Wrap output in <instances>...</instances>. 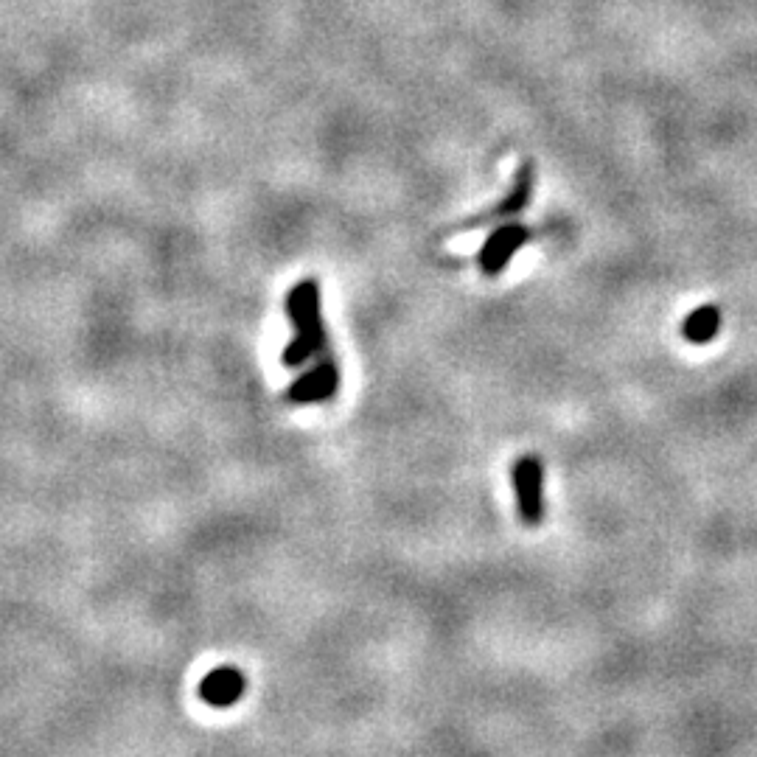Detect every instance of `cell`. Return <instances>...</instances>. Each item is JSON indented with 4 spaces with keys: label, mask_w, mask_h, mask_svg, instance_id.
<instances>
[{
    "label": "cell",
    "mask_w": 757,
    "mask_h": 757,
    "mask_svg": "<svg viewBox=\"0 0 757 757\" xmlns=\"http://www.w3.org/2000/svg\"><path fill=\"white\" fill-rule=\"evenodd\" d=\"M337 385H340V371L331 359H326L309 373H303L298 382L289 387L286 396L295 404H317V401L331 399L337 393Z\"/></svg>",
    "instance_id": "5b68a950"
},
{
    "label": "cell",
    "mask_w": 757,
    "mask_h": 757,
    "mask_svg": "<svg viewBox=\"0 0 757 757\" xmlns=\"http://www.w3.org/2000/svg\"><path fill=\"white\" fill-rule=\"evenodd\" d=\"M533 183H536V169H533V160H522V166L516 169L514 177V186L511 191L505 194V200L497 202L491 211L486 214H477L472 219H466V222H460V230H469V228H480V225H491V222H502V219H508V216L522 214L525 208L533 200Z\"/></svg>",
    "instance_id": "3957f363"
},
{
    "label": "cell",
    "mask_w": 757,
    "mask_h": 757,
    "mask_svg": "<svg viewBox=\"0 0 757 757\" xmlns=\"http://www.w3.org/2000/svg\"><path fill=\"white\" fill-rule=\"evenodd\" d=\"M244 673L236 668H216L211 671L200 685L202 701H208L211 707H230L244 696Z\"/></svg>",
    "instance_id": "8992f818"
},
{
    "label": "cell",
    "mask_w": 757,
    "mask_h": 757,
    "mask_svg": "<svg viewBox=\"0 0 757 757\" xmlns=\"http://www.w3.org/2000/svg\"><path fill=\"white\" fill-rule=\"evenodd\" d=\"M530 236L533 233L525 225H500L477 250V267L486 275H500L511 264L516 250L530 242Z\"/></svg>",
    "instance_id": "277c9868"
},
{
    "label": "cell",
    "mask_w": 757,
    "mask_h": 757,
    "mask_svg": "<svg viewBox=\"0 0 757 757\" xmlns=\"http://www.w3.org/2000/svg\"><path fill=\"white\" fill-rule=\"evenodd\" d=\"M542 483L544 469L542 460L536 455H525L516 460L514 466V491L519 502V516L525 525H539L544 519V500H542Z\"/></svg>",
    "instance_id": "7a4b0ae2"
},
{
    "label": "cell",
    "mask_w": 757,
    "mask_h": 757,
    "mask_svg": "<svg viewBox=\"0 0 757 757\" xmlns=\"http://www.w3.org/2000/svg\"><path fill=\"white\" fill-rule=\"evenodd\" d=\"M286 312L295 323V340L286 345L284 365L298 368L306 359L317 357L326 348V329L320 320V289L315 278L300 281L289 298H286Z\"/></svg>",
    "instance_id": "6da1fadb"
},
{
    "label": "cell",
    "mask_w": 757,
    "mask_h": 757,
    "mask_svg": "<svg viewBox=\"0 0 757 757\" xmlns=\"http://www.w3.org/2000/svg\"><path fill=\"white\" fill-rule=\"evenodd\" d=\"M721 329V309L707 303V306H699L696 312H690L687 320L682 323V334H685L690 343L704 345L713 340L715 334Z\"/></svg>",
    "instance_id": "52a82bcc"
}]
</instances>
